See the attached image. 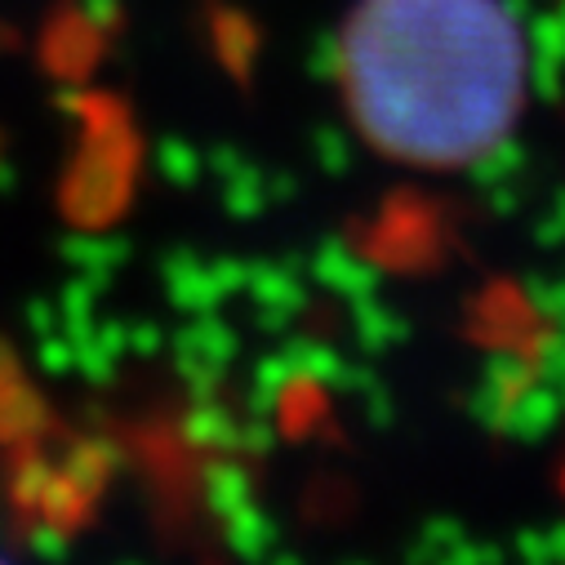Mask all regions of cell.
I'll return each instance as SVG.
<instances>
[{"label": "cell", "mask_w": 565, "mask_h": 565, "mask_svg": "<svg viewBox=\"0 0 565 565\" xmlns=\"http://www.w3.org/2000/svg\"><path fill=\"white\" fill-rule=\"evenodd\" d=\"M98 54V36H94V19L85 10H58L50 23H45V36H41V58L54 76H81L89 72Z\"/></svg>", "instance_id": "277c9868"}, {"label": "cell", "mask_w": 565, "mask_h": 565, "mask_svg": "<svg viewBox=\"0 0 565 565\" xmlns=\"http://www.w3.org/2000/svg\"><path fill=\"white\" fill-rule=\"evenodd\" d=\"M10 45H14V32H10L6 23H0V50H10Z\"/></svg>", "instance_id": "8992f818"}, {"label": "cell", "mask_w": 565, "mask_h": 565, "mask_svg": "<svg viewBox=\"0 0 565 565\" xmlns=\"http://www.w3.org/2000/svg\"><path fill=\"white\" fill-rule=\"evenodd\" d=\"M81 10H85L98 28H107V23L116 19V10H120V0H81Z\"/></svg>", "instance_id": "5b68a950"}, {"label": "cell", "mask_w": 565, "mask_h": 565, "mask_svg": "<svg viewBox=\"0 0 565 565\" xmlns=\"http://www.w3.org/2000/svg\"><path fill=\"white\" fill-rule=\"evenodd\" d=\"M125 192V143L116 134H89V143L81 152V161L67 174L63 188V205L76 223H98L103 214L116 210Z\"/></svg>", "instance_id": "7a4b0ae2"}, {"label": "cell", "mask_w": 565, "mask_h": 565, "mask_svg": "<svg viewBox=\"0 0 565 565\" xmlns=\"http://www.w3.org/2000/svg\"><path fill=\"white\" fill-rule=\"evenodd\" d=\"M50 428L45 401L28 387L14 348L0 339V446H32Z\"/></svg>", "instance_id": "3957f363"}, {"label": "cell", "mask_w": 565, "mask_h": 565, "mask_svg": "<svg viewBox=\"0 0 565 565\" xmlns=\"http://www.w3.org/2000/svg\"><path fill=\"white\" fill-rule=\"evenodd\" d=\"M343 81L374 148L409 166H463L512 129L525 50L499 0H361Z\"/></svg>", "instance_id": "6da1fadb"}]
</instances>
